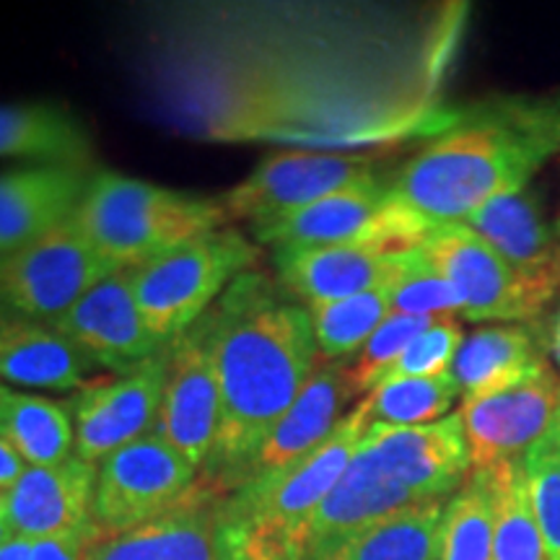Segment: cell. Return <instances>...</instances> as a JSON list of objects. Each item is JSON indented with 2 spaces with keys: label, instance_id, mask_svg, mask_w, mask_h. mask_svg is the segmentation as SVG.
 <instances>
[{
  "label": "cell",
  "instance_id": "obj_13",
  "mask_svg": "<svg viewBox=\"0 0 560 560\" xmlns=\"http://www.w3.org/2000/svg\"><path fill=\"white\" fill-rule=\"evenodd\" d=\"M560 412V376L550 366L535 380L482 400L462 402L472 470H493L503 462L524 459L548 436Z\"/></svg>",
  "mask_w": 560,
  "mask_h": 560
},
{
  "label": "cell",
  "instance_id": "obj_3",
  "mask_svg": "<svg viewBox=\"0 0 560 560\" xmlns=\"http://www.w3.org/2000/svg\"><path fill=\"white\" fill-rule=\"evenodd\" d=\"M369 429L366 412L355 405L310 457L219 495L213 514L215 560H301L314 514L348 470Z\"/></svg>",
  "mask_w": 560,
  "mask_h": 560
},
{
  "label": "cell",
  "instance_id": "obj_1",
  "mask_svg": "<svg viewBox=\"0 0 560 560\" xmlns=\"http://www.w3.org/2000/svg\"><path fill=\"white\" fill-rule=\"evenodd\" d=\"M221 392V423L200 482L236 488L265 436L319 366L310 310L260 270L244 272L208 312Z\"/></svg>",
  "mask_w": 560,
  "mask_h": 560
},
{
  "label": "cell",
  "instance_id": "obj_42",
  "mask_svg": "<svg viewBox=\"0 0 560 560\" xmlns=\"http://www.w3.org/2000/svg\"><path fill=\"white\" fill-rule=\"evenodd\" d=\"M9 540H13V532L9 527V522L0 520V548H3V545L9 542Z\"/></svg>",
  "mask_w": 560,
  "mask_h": 560
},
{
  "label": "cell",
  "instance_id": "obj_20",
  "mask_svg": "<svg viewBox=\"0 0 560 560\" xmlns=\"http://www.w3.org/2000/svg\"><path fill=\"white\" fill-rule=\"evenodd\" d=\"M410 506H420V503L408 490L389 480L366 446L359 444L348 470L342 472L338 486L330 490V495L322 501L314 514L310 529H306L301 560L325 558L327 552L340 548L342 542L369 529L371 524Z\"/></svg>",
  "mask_w": 560,
  "mask_h": 560
},
{
  "label": "cell",
  "instance_id": "obj_27",
  "mask_svg": "<svg viewBox=\"0 0 560 560\" xmlns=\"http://www.w3.org/2000/svg\"><path fill=\"white\" fill-rule=\"evenodd\" d=\"M0 433L30 467H52L75 454L73 416L66 405L13 392Z\"/></svg>",
  "mask_w": 560,
  "mask_h": 560
},
{
  "label": "cell",
  "instance_id": "obj_7",
  "mask_svg": "<svg viewBox=\"0 0 560 560\" xmlns=\"http://www.w3.org/2000/svg\"><path fill=\"white\" fill-rule=\"evenodd\" d=\"M198 475L159 433L132 441L96 465V529L112 537L172 514L195 493Z\"/></svg>",
  "mask_w": 560,
  "mask_h": 560
},
{
  "label": "cell",
  "instance_id": "obj_30",
  "mask_svg": "<svg viewBox=\"0 0 560 560\" xmlns=\"http://www.w3.org/2000/svg\"><path fill=\"white\" fill-rule=\"evenodd\" d=\"M312 317L314 342L322 363L350 359L366 346L371 335L392 314V283L355 296L306 306Z\"/></svg>",
  "mask_w": 560,
  "mask_h": 560
},
{
  "label": "cell",
  "instance_id": "obj_8",
  "mask_svg": "<svg viewBox=\"0 0 560 560\" xmlns=\"http://www.w3.org/2000/svg\"><path fill=\"white\" fill-rule=\"evenodd\" d=\"M112 272L73 215L0 260V306L52 325Z\"/></svg>",
  "mask_w": 560,
  "mask_h": 560
},
{
  "label": "cell",
  "instance_id": "obj_4",
  "mask_svg": "<svg viewBox=\"0 0 560 560\" xmlns=\"http://www.w3.org/2000/svg\"><path fill=\"white\" fill-rule=\"evenodd\" d=\"M221 200L198 198L128 174H91L75 223L112 270H136L179 244L226 229Z\"/></svg>",
  "mask_w": 560,
  "mask_h": 560
},
{
  "label": "cell",
  "instance_id": "obj_24",
  "mask_svg": "<svg viewBox=\"0 0 560 560\" xmlns=\"http://www.w3.org/2000/svg\"><path fill=\"white\" fill-rule=\"evenodd\" d=\"M465 223L520 276H556V226L545 219L542 202L529 187L488 200Z\"/></svg>",
  "mask_w": 560,
  "mask_h": 560
},
{
  "label": "cell",
  "instance_id": "obj_29",
  "mask_svg": "<svg viewBox=\"0 0 560 560\" xmlns=\"http://www.w3.org/2000/svg\"><path fill=\"white\" fill-rule=\"evenodd\" d=\"M462 400L459 384L454 374L441 376H405L376 384L359 402L371 425H429L452 416V405Z\"/></svg>",
  "mask_w": 560,
  "mask_h": 560
},
{
  "label": "cell",
  "instance_id": "obj_23",
  "mask_svg": "<svg viewBox=\"0 0 560 560\" xmlns=\"http://www.w3.org/2000/svg\"><path fill=\"white\" fill-rule=\"evenodd\" d=\"M219 493L206 482L177 511L143 527L102 537L89 560H215L213 514Z\"/></svg>",
  "mask_w": 560,
  "mask_h": 560
},
{
  "label": "cell",
  "instance_id": "obj_22",
  "mask_svg": "<svg viewBox=\"0 0 560 560\" xmlns=\"http://www.w3.org/2000/svg\"><path fill=\"white\" fill-rule=\"evenodd\" d=\"M550 363L527 325H488L465 335L452 374L462 402L482 400L540 376Z\"/></svg>",
  "mask_w": 560,
  "mask_h": 560
},
{
  "label": "cell",
  "instance_id": "obj_28",
  "mask_svg": "<svg viewBox=\"0 0 560 560\" xmlns=\"http://www.w3.org/2000/svg\"><path fill=\"white\" fill-rule=\"evenodd\" d=\"M493 499V560H548L532 511L524 459L488 470Z\"/></svg>",
  "mask_w": 560,
  "mask_h": 560
},
{
  "label": "cell",
  "instance_id": "obj_25",
  "mask_svg": "<svg viewBox=\"0 0 560 560\" xmlns=\"http://www.w3.org/2000/svg\"><path fill=\"white\" fill-rule=\"evenodd\" d=\"M5 156L39 164H89L91 138L58 104H0V159Z\"/></svg>",
  "mask_w": 560,
  "mask_h": 560
},
{
  "label": "cell",
  "instance_id": "obj_36",
  "mask_svg": "<svg viewBox=\"0 0 560 560\" xmlns=\"http://www.w3.org/2000/svg\"><path fill=\"white\" fill-rule=\"evenodd\" d=\"M100 540H39L32 542V560H89Z\"/></svg>",
  "mask_w": 560,
  "mask_h": 560
},
{
  "label": "cell",
  "instance_id": "obj_12",
  "mask_svg": "<svg viewBox=\"0 0 560 560\" xmlns=\"http://www.w3.org/2000/svg\"><path fill=\"white\" fill-rule=\"evenodd\" d=\"M361 444L382 472L418 503L450 501L472 472L459 410L410 429L371 425Z\"/></svg>",
  "mask_w": 560,
  "mask_h": 560
},
{
  "label": "cell",
  "instance_id": "obj_14",
  "mask_svg": "<svg viewBox=\"0 0 560 560\" xmlns=\"http://www.w3.org/2000/svg\"><path fill=\"white\" fill-rule=\"evenodd\" d=\"M96 465L79 454L52 467H26L9 490L5 522L21 540H102L94 524Z\"/></svg>",
  "mask_w": 560,
  "mask_h": 560
},
{
  "label": "cell",
  "instance_id": "obj_15",
  "mask_svg": "<svg viewBox=\"0 0 560 560\" xmlns=\"http://www.w3.org/2000/svg\"><path fill=\"white\" fill-rule=\"evenodd\" d=\"M52 327L66 335L94 366L115 374H128L164 348L153 338L138 310L128 270L112 272L96 283L60 319H55Z\"/></svg>",
  "mask_w": 560,
  "mask_h": 560
},
{
  "label": "cell",
  "instance_id": "obj_35",
  "mask_svg": "<svg viewBox=\"0 0 560 560\" xmlns=\"http://www.w3.org/2000/svg\"><path fill=\"white\" fill-rule=\"evenodd\" d=\"M465 330L457 319H433L431 327H425L408 348L402 350L400 359L389 369L387 380H405V376H441L450 374L457 359ZM380 382V384H382Z\"/></svg>",
  "mask_w": 560,
  "mask_h": 560
},
{
  "label": "cell",
  "instance_id": "obj_9",
  "mask_svg": "<svg viewBox=\"0 0 560 560\" xmlns=\"http://www.w3.org/2000/svg\"><path fill=\"white\" fill-rule=\"evenodd\" d=\"M366 156L332 151H283L265 159L240 185L221 198L229 219L247 221L249 229L317 202L350 185L374 179Z\"/></svg>",
  "mask_w": 560,
  "mask_h": 560
},
{
  "label": "cell",
  "instance_id": "obj_32",
  "mask_svg": "<svg viewBox=\"0 0 560 560\" xmlns=\"http://www.w3.org/2000/svg\"><path fill=\"white\" fill-rule=\"evenodd\" d=\"M431 325L433 319L408 317V314H389V317L380 325V330L371 335L366 346L353 355L350 366H346V376L353 397L369 395V392L389 374V369L395 366L397 359H400L402 350Z\"/></svg>",
  "mask_w": 560,
  "mask_h": 560
},
{
  "label": "cell",
  "instance_id": "obj_31",
  "mask_svg": "<svg viewBox=\"0 0 560 560\" xmlns=\"http://www.w3.org/2000/svg\"><path fill=\"white\" fill-rule=\"evenodd\" d=\"M436 560H493V499L488 470H472L446 501Z\"/></svg>",
  "mask_w": 560,
  "mask_h": 560
},
{
  "label": "cell",
  "instance_id": "obj_19",
  "mask_svg": "<svg viewBox=\"0 0 560 560\" xmlns=\"http://www.w3.org/2000/svg\"><path fill=\"white\" fill-rule=\"evenodd\" d=\"M350 397L353 392L346 376V363H319L299 400L278 420L276 429L265 436L260 450L244 467L236 488L249 480L289 470L291 465L319 450L348 416L346 405Z\"/></svg>",
  "mask_w": 560,
  "mask_h": 560
},
{
  "label": "cell",
  "instance_id": "obj_16",
  "mask_svg": "<svg viewBox=\"0 0 560 560\" xmlns=\"http://www.w3.org/2000/svg\"><path fill=\"white\" fill-rule=\"evenodd\" d=\"M418 249L384 252L361 244L272 249L278 285L304 306L330 304L355 293L395 283L416 260Z\"/></svg>",
  "mask_w": 560,
  "mask_h": 560
},
{
  "label": "cell",
  "instance_id": "obj_2",
  "mask_svg": "<svg viewBox=\"0 0 560 560\" xmlns=\"http://www.w3.org/2000/svg\"><path fill=\"white\" fill-rule=\"evenodd\" d=\"M560 153V91L475 104L420 149L389 182L397 200L433 226L465 223L501 195L527 190Z\"/></svg>",
  "mask_w": 560,
  "mask_h": 560
},
{
  "label": "cell",
  "instance_id": "obj_44",
  "mask_svg": "<svg viewBox=\"0 0 560 560\" xmlns=\"http://www.w3.org/2000/svg\"><path fill=\"white\" fill-rule=\"evenodd\" d=\"M5 503H9V493L0 490V520H5Z\"/></svg>",
  "mask_w": 560,
  "mask_h": 560
},
{
  "label": "cell",
  "instance_id": "obj_37",
  "mask_svg": "<svg viewBox=\"0 0 560 560\" xmlns=\"http://www.w3.org/2000/svg\"><path fill=\"white\" fill-rule=\"evenodd\" d=\"M26 467L30 465H26L24 457L16 452V446L0 433V490L9 493V490L21 480V475L26 472Z\"/></svg>",
  "mask_w": 560,
  "mask_h": 560
},
{
  "label": "cell",
  "instance_id": "obj_5",
  "mask_svg": "<svg viewBox=\"0 0 560 560\" xmlns=\"http://www.w3.org/2000/svg\"><path fill=\"white\" fill-rule=\"evenodd\" d=\"M257 262L260 249L247 236L219 229L128 272L151 335L170 346L213 310L236 278L257 270Z\"/></svg>",
  "mask_w": 560,
  "mask_h": 560
},
{
  "label": "cell",
  "instance_id": "obj_17",
  "mask_svg": "<svg viewBox=\"0 0 560 560\" xmlns=\"http://www.w3.org/2000/svg\"><path fill=\"white\" fill-rule=\"evenodd\" d=\"M387 200L389 185L374 177L293 210L283 219L252 226V236L270 249L361 244V247L387 252L384 247Z\"/></svg>",
  "mask_w": 560,
  "mask_h": 560
},
{
  "label": "cell",
  "instance_id": "obj_33",
  "mask_svg": "<svg viewBox=\"0 0 560 560\" xmlns=\"http://www.w3.org/2000/svg\"><path fill=\"white\" fill-rule=\"evenodd\" d=\"M392 314H408L423 319L462 317V299L441 272L418 255L408 270L392 283Z\"/></svg>",
  "mask_w": 560,
  "mask_h": 560
},
{
  "label": "cell",
  "instance_id": "obj_41",
  "mask_svg": "<svg viewBox=\"0 0 560 560\" xmlns=\"http://www.w3.org/2000/svg\"><path fill=\"white\" fill-rule=\"evenodd\" d=\"M11 397H13V389L5 387V382H0V425H3L5 410H9V405H11Z\"/></svg>",
  "mask_w": 560,
  "mask_h": 560
},
{
  "label": "cell",
  "instance_id": "obj_11",
  "mask_svg": "<svg viewBox=\"0 0 560 560\" xmlns=\"http://www.w3.org/2000/svg\"><path fill=\"white\" fill-rule=\"evenodd\" d=\"M170 346L115 380L89 382L70 402L75 429V454L100 465L122 446L149 436L156 429L166 384Z\"/></svg>",
  "mask_w": 560,
  "mask_h": 560
},
{
  "label": "cell",
  "instance_id": "obj_38",
  "mask_svg": "<svg viewBox=\"0 0 560 560\" xmlns=\"http://www.w3.org/2000/svg\"><path fill=\"white\" fill-rule=\"evenodd\" d=\"M0 560H32V542L13 537L0 548Z\"/></svg>",
  "mask_w": 560,
  "mask_h": 560
},
{
  "label": "cell",
  "instance_id": "obj_26",
  "mask_svg": "<svg viewBox=\"0 0 560 560\" xmlns=\"http://www.w3.org/2000/svg\"><path fill=\"white\" fill-rule=\"evenodd\" d=\"M444 506L433 501L397 511L319 560H436Z\"/></svg>",
  "mask_w": 560,
  "mask_h": 560
},
{
  "label": "cell",
  "instance_id": "obj_39",
  "mask_svg": "<svg viewBox=\"0 0 560 560\" xmlns=\"http://www.w3.org/2000/svg\"><path fill=\"white\" fill-rule=\"evenodd\" d=\"M548 348H550V355H552V361H556V366H558V376H560V310H558L556 319H552V325H550Z\"/></svg>",
  "mask_w": 560,
  "mask_h": 560
},
{
  "label": "cell",
  "instance_id": "obj_6",
  "mask_svg": "<svg viewBox=\"0 0 560 560\" xmlns=\"http://www.w3.org/2000/svg\"><path fill=\"white\" fill-rule=\"evenodd\" d=\"M420 255L457 289L462 319L520 325L558 296L556 276L524 278L467 223H444L420 244Z\"/></svg>",
  "mask_w": 560,
  "mask_h": 560
},
{
  "label": "cell",
  "instance_id": "obj_34",
  "mask_svg": "<svg viewBox=\"0 0 560 560\" xmlns=\"http://www.w3.org/2000/svg\"><path fill=\"white\" fill-rule=\"evenodd\" d=\"M524 472L545 556L548 560H560V457L542 444L532 446L524 454Z\"/></svg>",
  "mask_w": 560,
  "mask_h": 560
},
{
  "label": "cell",
  "instance_id": "obj_21",
  "mask_svg": "<svg viewBox=\"0 0 560 560\" xmlns=\"http://www.w3.org/2000/svg\"><path fill=\"white\" fill-rule=\"evenodd\" d=\"M91 363L47 322L0 312V382L32 389L70 392L89 384Z\"/></svg>",
  "mask_w": 560,
  "mask_h": 560
},
{
  "label": "cell",
  "instance_id": "obj_43",
  "mask_svg": "<svg viewBox=\"0 0 560 560\" xmlns=\"http://www.w3.org/2000/svg\"><path fill=\"white\" fill-rule=\"evenodd\" d=\"M556 236H558V257H556V283L560 293V219L556 221Z\"/></svg>",
  "mask_w": 560,
  "mask_h": 560
},
{
  "label": "cell",
  "instance_id": "obj_18",
  "mask_svg": "<svg viewBox=\"0 0 560 560\" xmlns=\"http://www.w3.org/2000/svg\"><path fill=\"white\" fill-rule=\"evenodd\" d=\"M91 174L89 164H37L0 174V260L73 219Z\"/></svg>",
  "mask_w": 560,
  "mask_h": 560
},
{
  "label": "cell",
  "instance_id": "obj_10",
  "mask_svg": "<svg viewBox=\"0 0 560 560\" xmlns=\"http://www.w3.org/2000/svg\"><path fill=\"white\" fill-rule=\"evenodd\" d=\"M221 423V392L213 363L210 317L170 342L166 384L153 433L202 472L213 454Z\"/></svg>",
  "mask_w": 560,
  "mask_h": 560
},
{
  "label": "cell",
  "instance_id": "obj_40",
  "mask_svg": "<svg viewBox=\"0 0 560 560\" xmlns=\"http://www.w3.org/2000/svg\"><path fill=\"white\" fill-rule=\"evenodd\" d=\"M542 446H548L550 452H556L558 457H560V412H558V418H556V423H552V429L548 431V436H545L542 441H540Z\"/></svg>",
  "mask_w": 560,
  "mask_h": 560
}]
</instances>
